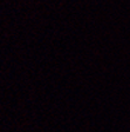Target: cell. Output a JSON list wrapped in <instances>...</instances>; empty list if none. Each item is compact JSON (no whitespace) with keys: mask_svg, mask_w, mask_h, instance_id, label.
<instances>
[]
</instances>
